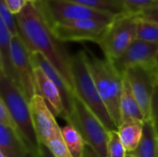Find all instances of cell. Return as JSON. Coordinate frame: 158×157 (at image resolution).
<instances>
[{
  "label": "cell",
  "mask_w": 158,
  "mask_h": 157,
  "mask_svg": "<svg viewBox=\"0 0 158 157\" xmlns=\"http://www.w3.org/2000/svg\"><path fill=\"white\" fill-rule=\"evenodd\" d=\"M16 19L19 35L31 53H41L73 89L70 73L71 56L54 36L37 5L28 3L22 11L16 15Z\"/></svg>",
  "instance_id": "obj_1"
},
{
  "label": "cell",
  "mask_w": 158,
  "mask_h": 157,
  "mask_svg": "<svg viewBox=\"0 0 158 157\" xmlns=\"http://www.w3.org/2000/svg\"><path fill=\"white\" fill-rule=\"evenodd\" d=\"M0 100L7 107L17 126L19 134L30 154L41 156L40 143L32 123L30 104L20 88L9 78L0 74Z\"/></svg>",
  "instance_id": "obj_2"
},
{
  "label": "cell",
  "mask_w": 158,
  "mask_h": 157,
  "mask_svg": "<svg viewBox=\"0 0 158 157\" xmlns=\"http://www.w3.org/2000/svg\"><path fill=\"white\" fill-rule=\"evenodd\" d=\"M70 73L73 90L77 97L102 121L109 131L117 130L90 71L86 50H80L71 56Z\"/></svg>",
  "instance_id": "obj_3"
},
{
  "label": "cell",
  "mask_w": 158,
  "mask_h": 157,
  "mask_svg": "<svg viewBox=\"0 0 158 157\" xmlns=\"http://www.w3.org/2000/svg\"><path fill=\"white\" fill-rule=\"evenodd\" d=\"M90 71L110 117L118 130L121 123L120 98L123 87L121 74L107 58H100L86 50Z\"/></svg>",
  "instance_id": "obj_4"
},
{
  "label": "cell",
  "mask_w": 158,
  "mask_h": 157,
  "mask_svg": "<svg viewBox=\"0 0 158 157\" xmlns=\"http://www.w3.org/2000/svg\"><path fill=\"white\" fill-rule=\"evenodd\" d=\"M68 123L79 130L86 145L95 156L107 157L109 130L76 94L73 99V115Z\"/></svg>",
  "instance_id": "obj_5"
},
{
  "label": "cell",
  "mask_w": 158,
  "mask_h": 157,
  "mask_svg": "<svg viewBox=\"0 0 158 157\" xmlns=\"http://www.w3.org/2000/svg\"><path fill=\"white\" fill-rule=\"evenodd\" d=\"M137 23L134 14L125 13L114 18L99 43L106 58L113 61L131 46L137 39Z\"/></svg>",
  "instance_id": "obj_6"
},
{
  "label": "cell",
  "mask_w": 158,
  "mask_h": 157,
  "mask_svg": "<svg viewBox=\"0 0 158 157\" xmlns=\"http://www.w3.org/2000/svg\"><path fill=\"white\" fill-rule=\"evenodd\" d=\"M36 5L49 27L56 23L89 19L111 22L115 18L112 15L93 10L71 0H41Z\"/></svg>",
  "instance_id": "obj_7"
},
{
  "label": "cell",
  "mask_w": 158,
  "mask_h": 157,
  "mask_svg": "<svg viewBox=\"0 0 158 157\" xmlns=\"http://www.w3.org/2000/svg\"><path fill=\"white\" fill-rule=\"evenodd\" d=\"M111 22L95 19H79L56 23L50 29L56 40L61 43L93 42L99 44Z\"/></svg>",
  "instance_id": "obj_8"
},
{
  "label": "cell",
  "mask_w": 158,
  "mask_h": 157,
  "mask_svg": "<svg viewBox=\"0 0 158 157\" xmlns=\"http://www.w3.org/2000/svg\"><path fill=\"white\" fill-rule=\"evenodd\" d=\"M132 93L143 111L145 121L151 118L152 99L158 85V74L156 64L153 66H139L127 69L124 73Z\"/></svg>",
  "instance_id": "obj_9"
},
{
  "label": "cell",
  "mask_w": 158,
  "mask_h": 157,
  "mask_svg": "<svg viewBox=\"0 0 158 157\" xmlns=\"http://www.w3.org/2000/svg\"><path fill=\"white\" fill-rule=\"evenodd\" d=\"M11 54L19 79V86L30 102L33 96L38 94V92L34 76V67L31 59V53L20 35L12 36Z\"/></svg>",
  "instance_id": "obj_10"
},
{
  "label": "cell",
  "mask_w": 158,
  "mask_h": 157,
  "mask_svg": "<svg viewBox=\"0 0 158 157\" xmlns=\"http://www.w3.org/2000/svg\"><path fill=\"white\" fill-rule=\"evenodd\" d=\"M29 104L38 140L42 145H46L48 142L61 130V128L55 118L56 116L40 94L33 96Z\"/></svg>",
  "instance_id": "obj_11"
},
{
  "label": "cell",
  "mask_w": 158,
  "mask_h": 157,
  "mask_svg": "<svg viewBox=\"0 0 158 157\" xmlns=\"http://www.w3.org/2000/svg\"><path fill=\"white\" fill-rule=\"evenodd\" d=\"M157 52L158 43H147L136 39L119 57L110 61L123 74L131 68L155 65Z\"/></svg>",
  "instance_id": "obj_12"
},
{
  "label": "cell",
  "mask_w": 158,
  "mask_h": 157,
  "mask_svg": "<svg viewBox=\"0 0 158 157\" xmlns=\"http://www.w3.org/2000/svg\"><path fill=\"white\" fill-rule=\"evenodd\" d=\"M31 59L33 67L40 68L58 87L67 114L66 121L69 122L73 115V99L75 96L73 89L68 84V82L55 68V67L41 53L32 52L31 54Z\"/></svg>",
  "instance_id": "obj_13"
},
{
  "label": "cell",
  "mask_w": 158,
  "mask_h": 157,
  "mask_svg": "<svg viewBox=\"0 0 158 157\" xmlns=\"http://www.w3.org/2000/svg\"><path fill=\"white\" fill-rule=\"evenodd\" d=\"M34 76L38 94H40L45 100L55 116L60 117L66 120V110L56 84L40 68L34 67Z\"/></svg>",
  "instance_id": "obj_14"
},
{
  "label": "cell",
  "mask_w": 158,
  "mask_h": 157,
  "mask_svg": "<svg viewBox=\"0 0 158 157\" xmlns=\"http://www.w3.org/2000/svg\"><path fill=\"white\" fill-rule=\"evenodd\" d=\"M12 35L6 24L0 19V70L1 74L6 76L19 86V79L13 63L11 54Z\"/></svg>",
  "instance_id": "obj_15"
},
{
  "label": "cell",
  "mask_w": 158,
  "mask_h": 157,
  "mask_svg": "<svg viewBox=\"0 0 158 157\" xmlns=\"http://www.w3.org/2000/svg\"><path fill=\"white\" fill-rule=\"evenodd\" d=\"M120 115H121V123L130 120H138V121L145 122V118L143 114V111L124 74H123L122 93L120 98Z\"/></svg>",
  "instance_id": "obj_16"
},
{
  "label": "cell",
  "mask_w": 158,
  "mask_h": 157,
  "mask_svg": "<svg viewBox=\"0 0 158 157\" xmlns=\"http://www.w3.org/2000/svg\"><path fill=\"white\" fill-rule=\"evenodd\" d=\"M0 153L6 157H27L30 154L20 136L0 125Z\"/></svg>",
  "instance_id": "obj_17"
},
{
  "label": "cell",
  "mask_w": 158,
  "mask_h": 157,
  "mask_svg": "<svg viewBox=\"0 0 158 157\" xmlns=\"http://www.w3.org/2000/svg\"><path fill=\"white\" fill-rule=\"evenodd\" d=\"M144 122L130 120L122 122L118 128L120 140L127 153H133L141 143L143 135Z\"/></svg>",
  "instance_id": "obj_18"
},
{
  "label": "cell",
  "mask_w": 158,
  "mask_h": 157,
  "mask_svg": "<svg viewBox=\"0 0 158 157\" xmlns=\"http://www.w3.org/2000/svg\"><path fill=\"white\" fill-rule=\"evenodd\" d=\"M131 154L136 157H158V134L151 120L144 122L141 143Z\"/></svg>",
  "instance_id": "obj_19"
},
{
  "label": "cell",
  "mask_w": 158,
  "mask_h": 157,
  "mask_svg": "<svg viewBox=\"0 0 158 157\" xmlns=\"http://www.w3.org/2000/svg\"><path fill=\"white\" fill-rule=\"evenodd\" d=\"M63 140L74 157H83L86 150V143L79 130L70 123L61 128Z\"/></svg>",
  "instance_id": "obj_20"
},
{
  "label": "cell",
  "mask_w": 158,
  "mask_h": 157,
  "mask_svg": "<svg viewBox=\"0 0 158 157\" xmlns=\"http://www.w3.org/2000/svg\"><path fill=\"white\" fill-rule=\"evenodd\" d=\"M88 8L114 17L128 13L121 0H71Z\"/></svg>",
  "instance_id": "obj_21"
},
{
  "label": "cell",
  "mask_w": 158,
  "mask_h": 157,
  "mask_svg": "<svg viewBox=\"0 0 158 157\" xmlns=\"http://www.w3.org/2000/svg\"><path fill=\"white\" fill-rule=\"evenodd\" d=\"M137 39L147 43H158V23L138 18Z\"/></svg>",
  "instance_id": "obj_22"
},
{
  "label": "cell",
  "mask_w": 158,
  "mask_h": 157,
  "mask_svg": "<svg viewBox=\"0 0 158 157\" xmlns=\"http://www.w3.org/2000/svg\"><path fill=\"white\" fill-rule=\"evenodd\" d=\"M127 154L118 130H110L107 144V157H126Z\"/></svg>",
  "instance_id": "obj_23"
},
{
  "label": "cell",
  "mask_w": 158,
  "mask_h": 157,
  "mask_svg": "<svg viewBox=\"0 0 158 157\" xmlns=\"http://www.w3.org/2000/svg\"><path fill=\"white\" fill-rule=\"evenodd\" d=\"M44 146L49 149V151L55 157H74L63 140L61 130L57 132L55 137L52 138Z\"/></svg>",
  "instance_id": "obj_24"
},
{
  "label": "cell",
  "mask_w": 158,
  "mask_h": 157,
  "mask_svg": "<svg viewBox=\"0 0 158 157\" xmlns=\"http://www.w3.org/2000/svg\"><path fill=\"white\" fill-rule=\"evenodd\" d=\"M0 16H1L0 19L6 24L11 35L12 36L19 35V29L16 16L11 13V11L7 8V6H6L3 0L0 1Z\"/></svg>",
  "instance_id": "obj_25"
},
{
  "label": "cell",
  "mask_w": 158,
  "mask_h": 157,
  "mask_svg": "<svg viewBox=\"0 0 158 157\" xmlns=\"http://www.w3.org/2000/svg\"><path fill=\"white\" fill-rule=\"evenodd\" d=\"M128 13L137 15L150 7L156 0H121Z\"/></svg>",
  "instance_id": "obj_26"
},
{
  "label": "cell",
  "mask_w": 158,
  "mask_h": 157,
  "mask_svg": "<svg viewBox=\"0 0 158 157\" xmlns=\"http://www.w3.org/2000/svg\"><path fill=\"white\" fill-rule=\"evenodd\" d=\"M0 125H3L19 134L17 126L12 118V116L10 115L7 107L2 100H0Z\"/></svg>",
  "instance_id": "obj_27"
},
{
  "label": "cell",
  "mask_w": 158,
  "mask_h": 157,
  "mask_svg": "<svg viewBox=\"0 0 158 157\" xmlns=\"http://www.w3.org/2000/svg\"><path fill=\"white\" fill-rule=\"evenodd\" d=\"M150 120L152 121L156 132L158 134V85L156 88L152 104H151V118Z\"/></svg>",
  "instance_id": "obj_28"
},
{
  "label": "cell",
  "mask_w": 158,
  "mask_h": 157,
  "mask_svg": "<svg viewBox=\"0 0 158 157\" xmlns=\"http://www.w3.org/2000/svg\"><path fill=\"white\" fill-rule=\"evenodd\" d=\"M3 1L5 2L7 8L11 11V13L14 14L15 16L19 14L29 3L27 0H3Z\"/></svg>",
  "instance_id": "obj_29"
},
{
  "label": "cell",
  "mask_w": 158,
  "mask_h": 157,
  "mask_svg": "<svg viewBox=\"0 0 158 157\" xmlns=\"http://www.w3.org/2000/svg\"><path fill=\"white\" fill-rule=\"evenodd\" d=\"M137 18L145 19V20H152L158 18V0H156V2L145 10L142 11L141 13L136 15Z\"/></svg>",
  "instance_id": "obj_30"
},
{
  "label": "cell",
  "mask_w": 158,
  "mask_h": 157,
  "mask_svg": "<svg viewBox=\"0 0 158 157\" xmlns=\"http://www.w3.org/2000/svg\"><path fill=\"white\" fill-rule=\"evenodd\" d=\"M40 157H55L52 153L49 151V149L44 146V145H42V150H41V156Z\"/></svg>",
  "instance_id": "obj_31"
},
{
  "label": "cell",
  "mask_w": 158,
  "mask_h": 157,
  "mask_svg": "<svg viewBox=\"0 0 158 157\" xmlns=\"http://www.w3.org/2000/svg\"><path fill=\"white\" fill-rule=\"evenodd\" d=\"M83 157H96V156H95V155L94 154V152H93L90 148H86Z\"/></svg>",
  "instance_id": "obj_32"
},
{
  "label": "cell",
  "mask_w": 158,
  "mask_h": 157,
  "mask_svg": "<svg viewBox=\"0 0 158 157\" xmlns=\"http://www.w3.org/2000/svg\"><path fill=\"white\" fill-rule=\"evenodd\" d=\"M29 3H33V4H37V3H39L41 0H27Z\"/></svg>",
  "instance_id": "obj_33"
},
{
  "label": "cell",
  "mask_w": 158,
  "mask_h": 157,
  "mask_svg": "<svg viewBox=\"0 0 158 157\" xmlns=\"http://www.w3.org/2000/svg\"><path fill=\"white\" fill-rule=\"evenodd\" d=\"M156 70H157V74H158V52H157V55H156Z\"/></svg>",
  "instance_id": "obj_34"
},
{
  "label": "cell",
  "mask_w": 158,
  "mask_h": 157,
  "mask_svg": "<svg viewBox=\"0 0 158 157\" xmlns=\"http://www.w3.org/2000/svg\"><path fill=\"white\" fill-rule=\"evenodd\" d=\"M126 157H136L135 155H133L132 154H131V153H128L127 154V155H126Z\"/></svg>",
  "instance_id": "obj_35"
},
{
  "label": "cell",
  "mask_w": 158,
  "mask_h": 157,
  "mask_svg": "<svg viewBox=\"0 0 158 157\" xmlns=\"http://www.w3.org/2000/svg\"><path fill=\"white\" fill-rule=\"evenodd\" d=\"M150 21H153V22H156V23H158V18L157 19H152V20H150Z\"/></svg>",
  "instance_id": "obj_36"
},
{
  "label": "cell",
  "mask_w": 158,
  "mask_h": 157,
  "mask_svg": "<svg viewBox=\"0 0 158 157\" xmlns=\"http://www.w3.org/2000/svg\"><path fill=\"white\" fill-rule=\"evenodd\" d=\"M27 157H37V156H35V155H31V154H29Z\"/></svg>",
  "instance_id": "obj_37"
},
{
  "label": "cell",
  "mask_w": 158,
  "mask_h": 157,
  "mask_svg": "<svg viewBox=\"0 0 158 157\" xmlns=\"http://www.w3.org/2000/svg\"><path fill=\"white\" fill-rule=\"evenodd\" d=\"M0 157H6V156H5L2 153H0Z\"/></svg>",
  "instance_id": "obj_38"
}]
</instances>
